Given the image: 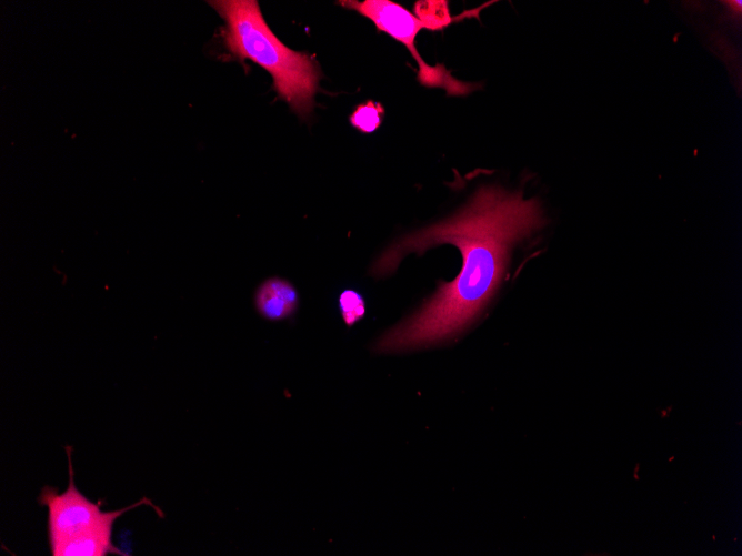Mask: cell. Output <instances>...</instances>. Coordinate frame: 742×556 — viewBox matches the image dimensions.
<instances>
[{"label": "cell", "instance_id": "1", "mask_svg": "<svg viewBox=\"0 0 742 556\" xmlns=\"http://www.w3.org/2000/svg\"><path fill=\"white\" fill-rule=\"evenodd\" d=\"M544 223L535 199L523 192L482 186L453 216L410 233L383 251L371 267L374 276L393 273L410 253L438 244L455 245L462 255L460 274L443 283L417 313L384 333L375 343L380 353L418 348L463 330L492 296L511 246Z\"/></svg>", "mask_w": 742, "mask_h": 556}, {"label": "cell", "instance_id": "2", "mask_svg": "<svg viewBox=\"0 0 742 556\" xmlns=\"http://www.w3.org/2000/svg\"><path fill=\"white\" fill-rule=\"evenodd\" d=\"M208 3L224 21L221 38L229 55L263 68L271 75L277 94L299 115L309 114L321 78L314 58L283 44L265 22L257 0Z\"/></svg>", "mask_w": 742, "mask_h": 556}, {"label": "cell", "instance_id": "3", "mask_svg": "<svg viewBox=\"0 0 742 556\" xmlns=\"http://www.w3.org/2000/svg\"><path fill=\"white\" fill-rule=\"evenodd\" d=\"M66 451L69 462V485L67 489L58 493L53 487L47 486L39 496V503L48 508V534L51 553L69 540L112 532L114 522L130 509L141 505L153 506L150 499L142 498L124 508L103 512L98 504L87 498L76 487L71 448L66 447Z\"/></svg>", "mask_w": 742, "mask_h": 556}, {"label": "cell", "instance_id": "4", "mask_svg": "<svg viewBox=\"0 0 742 556\" xmlns=\"http://www.w3.org/2000/svg\"><path fill=\"white\" fill-rule=\"evenodd\" d=\"M338 3L368 18L379 31L401 42L418 63L417 80L420 84L441 88L448 95H465L479 88L475 83L458 80L443 64L430 65L421 58L415 38L427 27L403 6L391 0H345Z\"/></svg>", "mask_w": 742, "mask_h": 556}, {"label": "cell", "instance_id": "5", "mask_svg": "<svg viewBox=\"0 0 742 556\" xmlns=\"http://www.w3.org/2000/svg\"><path fill=\"white\" fill-rule=\"evenodd\" d=\"M255 307L268 320L280 321L292 315L299 305V294L287 280L270 277L255 292Z\"/></svg>", "mask_w": 742, "mask_h": 556}, {"label": "cell", "instance_id": "6", "mask_svg": "<svg viewBox=\"0 0 742 556\" xmlns=\"http://www.w3.org/2000/svg\"><path fill=\"white\" fill-rule=\"evenodd\" d=\"M415 17L424 22L428 30H441L449 26L453 20L449 13L448 1H418L414 4Z\"/></svg>", "mask_w": 742, "mask_h": 556}, {"label": "cell", "instance_id": "7", "mask_svg": "<svg viewBox=\"0 0 742 556\" xmlns=\"http://www.w3.org/2000/svg\"><path fill=\"white\" fill-rule=\"evenodd\" d=\"M384 108L380 102L368 100L358 104L350 115V123L363 133L375 131L383 121Z\"/></svg>", "mask_w": 742, "mask_h": 556}, {"label": "cell", "instance_id": "8", "mask_svg": "<svg viewBox=\"0 0 742 556\" xmlns=\"http://www.w3.org/2000/svg\"><path fill=\"white\" fill-rule=\"evenodd\" d=\"M339 304L342 319L347 325L354 324L364 315V300L361 294L353 290L343 291L339 297Z\"/></svg>", "mask_w": 742, "mask_h": 556}]
</instances>
